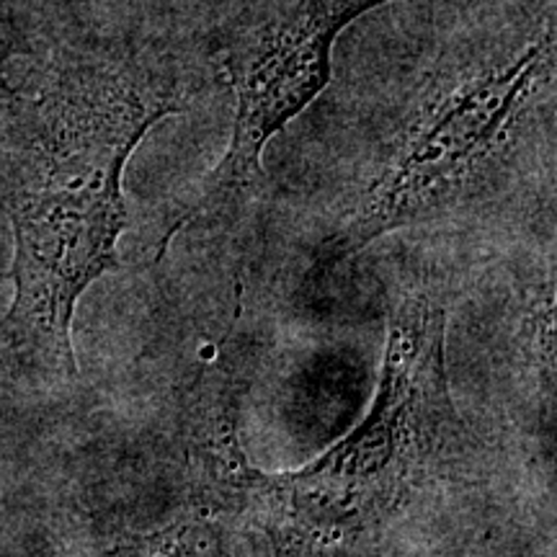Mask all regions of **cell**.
I'll use <instances>...</instances> for the list:
<instances>
[{"instance_id": "1", "label": "cell", "mask_w": 557, "mask_h": 557, "mask_svg": "<svg viewBox=\"0 0 557 557\" xmlns=\"http://www.w3.org/2000/svg\"><path fill=\"white\" fill-rule=\"evenodd\" d=\"M184 107L176 67L135 47L73 54L34 94H16L5 122L13 302L0 320V372L45 382L78 374L75 308L116 267L124 171L145 135Z\"/></svg>"}, {"instance_id": "2", "label": "cell", "mask_w": 557, "mask_h": 557, "mask_svg": "<svg viewBox=\"0 0 557 557\" xmlns=\"http://www.w3.org/2000/svg\"><path fill=\"white\" fill-rule=\"evenodd\" d=\"M367 416L287 472L250 468L230 442L209 459L220 496L267 534L274 557H361L447 470L462 421L447 377V299L429 284L395 292Z\"/></svg>"}, {"instance_id": "3", "label": "cell", "mask_w": 557, "mask_h": 557, "mask_svg": "<svg viewBox=\"0 0 557 557\" xmlns=\"http://www.w3.org/2000/svg\"><path fill=\"white\" fill-rule=\"evenodd\" d=\"M555 52L553 3L485 21L442 47L312 271L325 274L395 230L442 222L496 191L553 96Z\"/></svg>"}, {"instance_id": "4", "label": "cell", "mask_w": 557, "mask_h": 557, "mask_svg": "<svg viewBox=\"0 0 557 557\" xmlns=\"http://www.w3.org/2000/svg\"><path fill=\"white\" fill-rule=\"evenodd\" d=\"M389 0H230L214 54L235 96L233 135L181 225L235 214L263 178V150L323 94L346 26Z\"/></svg>"}, {"instance_id": "5", "label": "cell", "mask_w": 557, "mask_h": 557, "mask_svg": "<svg viewBox=\"0 0 557 557\" xmlns=\"http://www.w3.org/2000/svg\"><path fill=\"white\" fill-rule=\"evenodd\" d=\"M101 557H194L189 527H165L150 534H129L114 542Z\"/></svg>"}, {"instance_id": "6", "label": "cell", "mask_w": 557, "mask_h": 557, "mask_svg": "<svg viewBox=\"0 0 557 557\" xmlns=\"http://www.w3.org/2000/svg\"><path fill=\"white\" fill-rule=\"evenodd\" d=\"M13 103H16V90L9 86V81H5L3 70H0V124L9 122L11 111H13Z\"/></svg>"}]
</instances>
